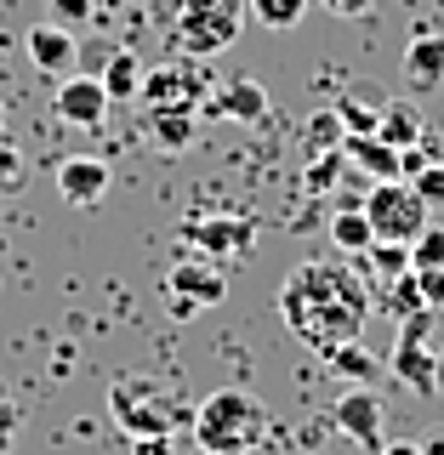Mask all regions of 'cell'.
<instances>
[{"label": "cell", "instance_id": "obj_1", "mask_svg": "<svg viewBox=\"0 0 444 455\" xmlns=\"http://www.w3.org/2000/svg\"><path fill=\"white\" fill-rule=\"evenodd\" d=\"M279 319L303 347L336 353L365 336L370 324V284L348 262H296L279 284Z\"/></svg>", "mask_w": 444, "mask_h": 455}, {"label": "cell", "instance_id": "obj_2", "mask_svg": "<svg viewBox=\"0 0 444 455\" xmlns=\"http://www.w3.org/2000/svg\"><path fill=\"white\" fill-rule=\"evenodd\" d=\"M268 438V410L246 387H217L194 404V444L206 455H251Z\"/></svg>", "mask_w": 444, "mask_h": 455}, {"label": "cell", "instance_id": "obj_3", "mask_svg": "<svg viewBox=\"0 0 444 455\" xmlns=\"http://www.w3.org/2000/svg\"><path fill=\"white\" fill-rule=\"evenodd\" d=\"M109 416L125 438H171L177 427H194V410L160 376H120L109 387Z\"/></svg>", "mask_w": 444, "mask_h": 455}, {"label": "cell", "instance_id": "obj_4", "mask_svg": "<svg viewBox=\"0 0 444 455\" xmlns=\"http://www.w3.org/2000/svg\"><path fill=\"white\" fill-rule=\"evenodd\" d=\"M246 0H182L177 23H171V46L182 57H217L222 46H234L246 28Z\"/></svg>", "mask_w": 444, "mask_h": 455}, {"label": "cell", "instance_id": "obj_5", "mask_svg": "<svg viewBox=\"0 0 444 455\" xmlns=\"http://www.w3.org/2000/svg\"><path fill=\"white\" fill-rule=\"evenodd\" d=\"M182 245L194 256H211V262H239V256H251L256 234H262V222L246 217V211H194V217H182Z\"/></svg>", "mask_w": 444, "mask_h": 455}, {"label": "cell", "instance_id": "obj_6", "mask_svg": "<svg viewBox=\"0 0 444 455\" xmlns=\"http://www.w3.org/2000/svg\"><path fill=\"white\" fill-rule=\"evenodd\" d=\"M365 222H370V234H376V239L410 245V239L433 222V211L422 205V194L410 188V182H376V188L365 194Z\"/></svg>", "mask_w": 444, "mask_h": 455}, {"label": "cell", "instance_id": "obj_7", "mask_svg": "<svg viewBox=\"0 0 444 455\" xmlns=\"http://www.w3.org/2000/svg\"><path fill=\"white\" fill-rule=\"evenodd\" d=\"M433 319H439L433 307L405 313V319H399V341H393V353H388V370L405 381V387H416V393H439V359H433V347H427Z\"/></svg>", "mask_w": 444, "mask_h": 455}, {"label": "cell", "instance_id": "obj_8", "mask_svg": "<svg viewBox=\"0 0 444 455\" xmlns=\"http://www.w3.org/2000/svg\"><path fill=\"white\" fill-rule=\"evenodd\" d=\"M228 296V267L211 262V256H182L165 274V302L177 319H194L199 307H217Z\"/></svg>", "mask_w": 444, "mask_h": 455}, {"label": "cell", "instance_id": "obj_9", "mask_svg": "<svg viewBox=\"0 0 444 455\" xmlns=\"http://www.w3.org/2000/svg\"><path fill=\"white\" fill-rule=\"evenodd\" d=\"M331 416H336V433L353 438L359 450H382V444H388V404H382L376 387H348L336 398Z\"/></svg>", "mask_w": 444, "mask_h": 455}, {"label": "cell", "instance_id": "obj_10", "mask_svg": "<svg viewBox=\"0 0 444 455\" xmlns=\"http://www.w3.org/2000/svg\"><path fill=\"white\" fill-rule=\"evenodd\" d=\"M206 75H199L194 63H160V68H149L142 75V92H137V103H142V114H154V108H194L199 103V92H206Z\"/></svg>", "mask_w": 444, "mask_h": 455}, {"label": "cell", "instance_id": "obj_11", "mask_svg": "<svg viewBox=\"0 0 444 455\" xmlns=\"http://www.w3.org/2000/svg\"><path fill=\"white\" fill-rule=\"evenodd\" d=\"M109 165L97 160V154H69V160H57V194H63V205H75V211H92V205H103V194H109Z\"/></svg>", "mask_w": 444, "mask_h": 455}, {"label": "cell", "instance_id": "obj_12", "mask_svg": "<svg viewBox=\"0 0 444 455\" xmlns=\"http://www.w3.org/2000/svg\"><path fill=\"white\" fill-rule=\"evenodd\" d=\"M23 46H28V63L52 80H69L75 63H80V40H75V28H63V23H35Z\"/></svg>", "mask_w": 444, "mask_h": 455}, {"label": "cell", "instance_id": "obj_13", "mask_svg": "<svg viewBox=\"0 0 444 455\" xmlns=\"http://www.w3.org/2000/svg\"><path fill=\"white\" fill-rule=\"evenodd\" d=\"M52 108H57V120H63V125H103L109 92H103V80H97V75H69V80H57Z\"/></svg>", "mask_w": 444, "mask_h": 455}, {"label": "cell", "instance_id": "obj_14", "mask_svg": "<svg viewBox=\"0 0 444 455\" xmlns=\"http://www.w3.org/2000/svg\"><path fill=\"white\" fill-rule=\"evenodd\" d=\"M399 68H405V85H410V92H439V85H444V35H433V28L410 35Z\"/></svg>", "mask_w": 444, "mask_h": 455}, {"label": "cell", "instance_id": "obj_15", "mask_svg": "<svg viewBox=\"0 0 444 455\" xmlns=\"http://www.w3.org/2000/svg\"><path fill=\"white\" fill-rule=\"evenodd\" d=\"M342 154H348V165L365 171L370 182H399V148H393V142H382L376 132L348 137V142H342Z\"/></svg>", "mask_w": 444, "mask_h": 455}, {"label": "cell", "instance_id": "obj_16", "mask_svg": "<svg viewBox=\"0 0 444 455\" xmlns=\"http://www.w3.org/2000/svg\"><path fill=\"white\" fill-rule=\"evenodd\" d=\"M325 359H331V376H342L348 387H376L382 370H388V359H376V353L365 347V336L348 341V347H336V353H325Z\"/></svg>", "mask_w": 444, "mask_h": 455}, {"label": "cell", "instance_id": "obj_17", "mask_svg": "<svg viewBox=\"0 0 444 455\" xmlns=\"http://www.w3.org/2000/svg\"><path fill=\"white\" fill-rule=\"evenodd\" d=\"M142 75L149 68L137 63V52L132 46H120V52H109V63H103V92H109V103H137V92H142Z\"/></svg>", "mask_w": 444, "mask_h": 455}, {"label": "cell", "instance_id": "obj_18", "mask_svg": "<svg viewBox=\"0 0 444 455\" xmlns=\"http://www.w3.org/2000/svg\"><path fill=\"white\" fill-rule=\"evenodd\" d=\"M422 108L410 103V97H393V103H382V120H376V137L393 142V148H410V142H422Z\"/></svg>", "mask_w": 444, "mask_h": 455}, {"label": "cell", "instance_id": "obj_19", "mask_svg": "<svg viewBox=\"0 0 444 455\" xmlns=\"http://www.w3.org/2000/svg\"><path fill=\"white\" fill-rule=\"evenodd\" d=\"M217 114H228V120H239V125H256L268 114V92L256 80H234V85H217Z\"/></svg>", "mask_w": 444, "mask_h": 455}, {"label": "cell", "instance_id": "obj_20", "mask_svg": "<svg viewBox=\"0 0 444 455\" xmlns=\"http://www.w3.org/2000/svg\"><path fill=\"white\" fill-rule=\"evenodd\" d=\"M149 132H154V142H160L165 154H182L199 137V120H194V108H154Z\"/></svg>", "mask_w": 444, "mask_h": 455}, {"label": "cell", "instance_id": "obj_21", "mask_svg": "<svg viewBox=\"0 0 444 455\" xmlns=\"http://www.w3.org/2000/svg\"><path fill=\"white\" fill-rule=\"evenodd\" d=\"M331 245H336V256H359V251H370L376 245V234H370V222H365V205H342L331 222Z\"/></svg>", "mask_w": 444, "mask_h": 455}, {"label": "cell", "instance_id": "obj_22", "mask_svg": "<svg viewBox=\"0 0 444 455\" xmlns=\"http://www.w3.org/2000/svg\"><path fill=\"white\" fill-rule=\"evenodd\" d=\"M359 267L376 284H393L399 274H410V245H393V239H376L370 251H359Z\"/></svg>", "mask_w": 444, "mask_h": 455}, {"label": "cell", "instance_id": "obj_23", "mask_svg": "<svg viewBox=\"0 0 444 455\" xmlns=\"http://www.w3.org/2000/svg\"><path fill=\"white\" fill-rule=\"evenodd\" d=\"M308 6H313V0H246V12L262 28H296L308 18Z\"/></svg>", "mask_w": 444, "mask_h": 455}, {"label": "cell", "instance_id": "obj_24", "mask_svg": "<svg viewBox=\"0 0 444 455\" xmlns=\"http://www.w3.org/2000/svg\"><path fill=\"white\" fill-rule=\"evenodd\" d=\"M348 171H353V165H348V154H342V148H336V154H313L308 171H303V182H308V194H331L336 182L348 177Z\"/></svg>", "mask_w": 444, "mask_h": 455}, {"label": "cell", "instance_id": "obj_25", "mask_svg": "<svg viewBox=\"0 0 444 455\" xmlns=\"http://www.w3.org/2000/svg\"><path fill=\"white\" fill-rule=\"evenodd\" d=\"M342 142H348V125L336 120V108H325V114L308 120V160H313V154H336Z\"/></svg>", "mask_w": 444, "mask_h": 455}, {"label": "cell", "instance_id": "obj_26", "mask_svg": "<svg viewBox=\"0 0 444 455\" xmlns=\"http://www.w3.org/2000/svg\"><path fill=\"white\" fill-rule=\"evenodd\" d=\"M331 108H336V120L348 125V137H359V132H376V120H382V108H376V103H365V97H353V92H342Z\"/></svg>", "mask_w": 444, "mask_h": 455}, {"label": "cell", "instance_id": "obj_27", "mask_svg": "<svg viewBox=\"0 0 444 455\" xmlns=\"http://www.w3.org/2000/svg\"><path fill=\"white\" fill-rule=\"evenodd\" d=\"M410 267H444V228L427 222L416 239H410Z\"/></svg>", "mask_w": 444, "mask_h": 455}, {"label": "cell", "instance_id": "obj_28", "mask_svg": "<svg viewBox=\"0 0 444 455\" xmlns=\"http://www.w3.org/2000/svg\"><path fill=\"white\" fill-rule=\"evenodd\" d=\"M23 177H28V160L18 148H12L6 137H0V194H18L23 188Z\"/></svg>", "mask_w": 444, "mask_h": 455}, {"label": "cell", "instance_id": "obj_29", "mask_svg": "<svg viewBox=\"0 0 444 455\" xmlns=\"http://www.w3.org/2000/svg\"><path fill=\"white\" fill-rule=\"evenodd\" d=\"M97 12H103V0H52V23H63V28L92 23Z\"/></svg>", "mask_w": 444, "mask_h": 455}, {"label": "cell", "instance_id": "obj_30", "mask_svg": "<svg viewBox=\"0 0 444 455\" xmlns=\"http://www.w3.org/2000/svg\"><path fill=\"white\" fill-rule=\"evenodd\" d=\"M410 188L422 194V205H427V211H439V205H444V160H433V165L422 171V177H410Z\"/></svg>", "mask_w": 444, "mask_h": 455}, {"label": "cell", "instance_id": "obj_31", "mask_svg": "<svg viewBox=\"0 0 444 455\" xmlns=\"http://www.w3.org/2000/svg\"><path fill=\"white\" fill-rule=\"evenodd\" d=\"M427 165H433V148H427V142H410V148H399V182L422 177Z\"/></svg>", "mask_w": 444, "mask_h": 455}, {"label": "cell", "instance_id": "obj_32", "mask_svg": "<svg viewBox=\"0 0 444 455\" xmlns=\"http://www.w3.org/2000/svg\"><path fill=\"white\" fill-rule=\"evenodd\" d=\"M416 291H422V307H444V267H416Z\"/></svg>", "mask_w": 444, "mask_h": 455}, {"label": "cell", "instance_id": "obj_33", "mask_svg": "<svg viewBox=\"0 0 444 455\" xmlns=\"http://www.w3.org/2000/svg\"><path fill=\"white\" fill-rule=\"evenodd\" d=\"M18 427H23V410L12 404V398H0V455L12 450V438H18Z\"/></svg>", "mask_w": 444, "mask_h": 455}, {"label": "cell", "instance_id": "obj_34", "mask_svg": "<svg viewBox=\"0 0 444 455\" xmlns=\"http://www.w3.org/2000/svg\"><path fill=\"white\" fill-rule=\"evenodd\" d=\"M325 12H331V18H365L370 12V0H319Z\"/></svg>", "mask_w": 444, "mask_h": 455}, {"label": "cell", "instance_id": "obj_35", "mask_svg": "<svg viewBox=\"0 0 444 455\" xmlns=\"http://www.w3.org/2000/svg\"><path fill=\"white\" fill-rule=\"evenodd\" d=\"M165 444H171V438H132V450H137V455H171Z\"/></svg>", "mask_w": 444, "mask_h": 455}, {"label": "cell", "instance_id": "obj_36", "mask_svg": "<svg viewBox=\"0 0 444 455\" xmlns=\"http://www.w3.org/2000/svg\"><path fill=\"white\" fill-rule=\"evenodd\" d=\"M376 455H422V444H382Z\"/></svg>", "mask_w": 444, "mask_h": 455}, {"label": "cell", "instance_id": "obj_37", "mask_svg": "<svg viewBox=\"0 0 444 455\" xmlns=\"http://www.w3.org/2000/svg\"><path fill=\"white\" fill-rule=\"evenodd\" d=\"M422 455H444V433H439V438H427V444H422Z\"/></svg>", "mask_w": 444, "mask_h": 455}, {"label": "cell", "instance_id": "obj_38", "mask_svg": "<svg viewBox=\"0 0 444 455\" xmlns=\"http://www.w3.org/2000/svg\"><path fill=\"white\" fill-rule=\"evenodd\" d=\"M0 125H6V108H0Z\"/></svg>", "mask_w": 444, "mask_h": 455}]
</instances>
